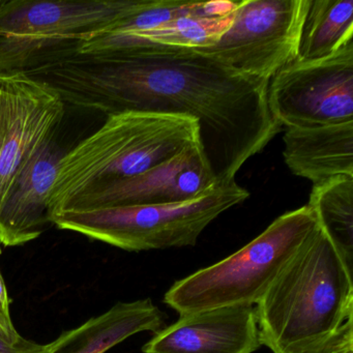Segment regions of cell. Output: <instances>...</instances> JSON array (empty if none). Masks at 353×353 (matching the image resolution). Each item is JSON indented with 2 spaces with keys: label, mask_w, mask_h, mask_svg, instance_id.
I'll return each mask as SVG.
<instances>
[{
  "label": "cell",
  "mask_w": 353,
  "mask_h": 353,
  "mask_svg": "<svg viewBox=\"0 0 353 353\" xmlns=\"http://www.w3.org/2000/svg\"><path fill=\"white\" fill-rule=\"evenodd\" d=\"M57 136L59 132L34 150L0 205V243L6 247L30 243L52 225L49 199L65 154Z\"/></svg>",
  "instance_id": "12"
},
{
  "label": "cell",
  "mask_w": 353,
  "mask_h": 353,
  "mask_svg": "<svg viewBox=\"0 0 353 353\" xmlns=\"http://www.w3.org/2000/svg\"><path fill=\"white\" fill-rule=\"evenodd\" d=\"M268 104L286 128L353 121V40L323 59L285 65L270 80Z\"/></svg>",
  "instance_id": "7"
},
{
  "label": "cell",
  "mask_w": 353,
  "mask_h": 353,
  "mask_svg": "<svg viewBox=\"0 0 353 353\" xmlns=\"http://www.w3.org/2000/svg\"><path fill=\"white\" fill-rule=\"evenodd\" d=\"M249 196L233 179L189 201L65 210L54 214L51 223L125 251L192 247L212 221Z\"/></svg>",
  "instance_id": "6"
},
{
  "label": "cell",
  "mask_w": 353,
  "mask_h": 353,
  "mask_svg": "<svg viewBox=\"0 0 353 353\" xmlns=\"http://www.w3.org/2000/svg\"><path fill=\"white\" fill-rule=\"evenodd\" d=\"M218 183L198 144L156 168L79 196L63 212L179 203L200 197Z\"/></svg>",
  "instance_id": "10"
},
{
  "label": "cell",
  "mask_w": 353,
  "mask_h": 353,
  "mask_svg": "<svg viewBox=\"0 0 353 353\" xmlns=\"http://www.w3.org/2000/svg\"><path fill=\"white\" fill-rule=\"evenodd\" d=\"M3 254L0 248V256ZM0 330L10 339H17L19 332L16 330L12 321L11 311H10V299L7 287L3 281V274L0 272Z\"/></svg>",
  "instance_id": "17"
},
{
  "label": "cell",
  "mask_w": 353,
  "mask_h": 353,
  "mask_svg": "<svg viewBox=\"0 0 353 353\" xmlns=\"http://www.w3.org/2000/svg\"><path fill=\"white\" fill-rule=\"evenodd\" d=\"M353 40V0H310L296 61L323 59Z\"/></svg>",
  "instance_id": "16"
},
{
  "label": "cell",
  "mask_w": 353,
  "mask_h": 353,
  "mask_svg": "<svg viewBox=\"0 0 353 353\" xmlns=\"http://www.w3.org/2000/svg\"><path fill=\"white\" fill-rule=\"evenodd\" d=\"M346 268L353 270V177L340 175L314 185L307 204Z\"/></svg>",
  "instance_id": "15"
},
{
  "label": "cell",
  "mask_w": 353,
  "mask_h": 353,
  "mask_svg": "<svg viewBox=\"0 0 353 353\" xmlns=\"http://www.w3.org/2000/svg\"><path fill=\"white\" fill-rule=\"evenodd\" d=\"M200 143L199 123L185 115L125 111L107 117L59 163L50 219L97 188L156 168Z\"/></svg>",
  "instance_id": "3"
},
{
  "label": "cell",
  "mask_w": 353,
  "mask_h": 353,
  "mask_svg": "<svg viewBox=\"0 0 353 353\" xmlns=\"http://www.w3.org/2000/svg\"><path fill=\"white\" fill-rule=\"evenodd\" d=\"M256 317L272 353H353L352 272L320 227L260 299Z\"/></svg>",
  "instance_id": "2"
},
{
  "label": "cell",
  "mask_w": 353,
  "mask_h": 353,
  "mask_svg": "<svg viewBox=\"0 0 353 353\" xmlns=\"http://www.w3.org/2000/svg\"><path fill=\"white\" fill-rule=\"evenodd\" d=\"M285 163L314 185L332 177H353V121L319 127L286 128Z\"/></svg>",
  "instance_id": "13"
},
{
  "label": "cell",
  "mask_w": 353,
  "mask_h": 353,
  "mask_svg": "<svg viewBox=\"0 0 353 353\" xmlns=\"http://www.w3.org/2000/svg\"><path fill=\"white\" fill-rule=\"evenodd\" d=\"M45 345L26 340L23 336L10 339L0 330V353H42Z\"/></svg>",
  "instance_id": "18"
},
{
  "label": "cell",
  "mask_w": 353,
  "mask_h": 353,
  "mask_svg": "<svg viewBox=\"0 0 353 353\" xmlns=\"http://www.w3.org/2000/svg\"><path fill=\"white\" fill-rule=\"evenodd\" d=\"M165 327L164 314L152 299L117 303L105 313L45 345L42 353H105L134 334L142 332L156 334Z\"/></svg>",
  "instance_id": "14"
},
{
  "label": "cell",
  "mask_w": 353,
  "mask_h": 353,
  "mask_svg": "<svg viewBox=\"0 0 353 353\" xmlns=\"http://www.w3.org/2000/svg\"><path fill=\"white\" fill-rule=\"evenodd\" d=\"M241 1L212 0L202 1L201 15L208 18H226L232 16L241 6Z\"/></svg>",
  "instance_id": "19"
},
{
  "label": "cell",
  "mask_w": 353,
  "mask_h": 353,
  "mask_svg": "<svg viewBox=\"0 0 353 353\" xmlns=\"http://www.w3.org/2000/svg\"><path fill=\"white\" fill-rule=\"evenodd\" d=\"M310 0H241L232 26L208 48L239 73L270 80L296 59Z\"/></svg>",
  "instance_id": "8"
},
{
  "label": "cell",
  "mask_w": 353,
  "mask_h": 353,
  "mask_svg": "<svg viewBox=\"0 0 353 353\" xmlns=\"http://www.w3.org/2000/svg\"><path fill=\"white\" fill-rule=\"evenodd\" d=\"M61 97L23 73L0 75V205L34 150L59 132Z\"/></svg>",
  "instance_id": "9"
},
{
  "label": "cell",
  "mask_w": 353,
  "mask_h": 353,
  "mask_svg": "<svg viewBox=\"0 0 353 353\" xmlns=\"http://www.w3.org/2000/svg\"><path fill=\"white\" fill-rule=\"evenodd\" d=\"M63 101L107 117L125 111L185 115L219 183L233 181L282 129L268 104L270 80L239 73L197 49L136 43L75 54L26 74Z\"/></svg>",
  "instance_id": "1"
},
{
  "label": "cell",
  "mask_w": 353,
  "mask_h": 353,
  "mask_svg": "<svg viewBox=\"0 0 353 353\" xmlns=\"http://www.w3.org/2000/svg\"><path fill=\"white\" fill-rule=\"evenodd\" d=\"M254 305L181 315L154 334L143 353H253L261 347Z\"/></svg>",
  "instance_id": "11"
},
{
  "label": "cell",
  "mask_w": 353,
  "mask_h": 353,
  "mask_svg": "<svg viewBox=\"0 0 353 353\" xmlns=\"http://www.w3.org/2000/svg\"><path fill=\"white\" fill-rule=\"evenodd\" d=\"M318 227L307 205L285 212L232 255L175 282L164 303L179 315L257 305Z\"/></svg>",
  "instance_id": "4"
},
{
  "label": "cell",
  "mask_w": 353,
  "mask_h": 353,
  "mask_svg": "<svg viewBox=\"0 0 353 353\" xmlns=\"http://www.w3.org/2000/svg\"><path fill=\"white\" fill-rule=\"evenodd\" d=\"M146 0H0V75L30 73L77 53L80 43Z\"/></svg>",
  "instance_id": "5"
}]
</instances>
